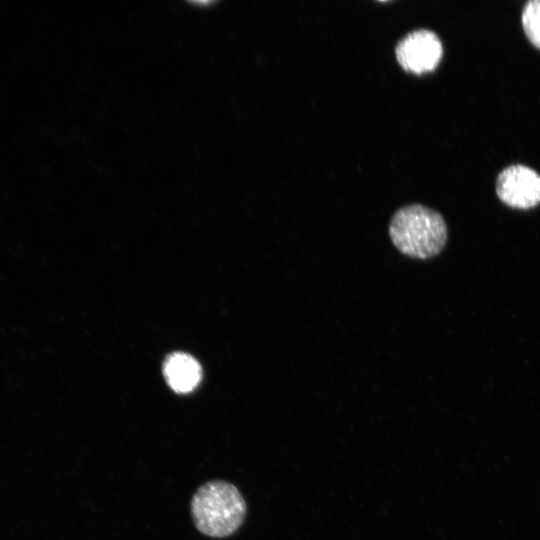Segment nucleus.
Masks as SVG:
<instances>
[{
    "instance_id": "nucleus-1",
    "label": "nucleus",
    "mask_w": 540,
    "mask_h": 540,
    "mask_svg": "<svg viewBox=\"0 0 540 540\" xmlns=\"http://www.w3.org/2000/svg\"><path fill=\"white\" fill-rule=\"evenodd\" d=\"M389 236L402 254L426 260L443 250L448 233L439 212L421 204H410L393 214Z\"/></svg>"
},
{
    "instance_id": "nucleus-2",
    "label": "nucleus",
    "mask_w": 540,
    "mask_h": 540,
    "mask_svg": "<svg viewBox=\"0 0 540 540\" xmlns=\"http://www.w3.org/2000/svg\"><path fill=\"white\" fill-rule=\"evenodd\" d=\"M191 514L196 528L211 537L233 534L243 523L246 504L239 490L226 481L202 485L191 501Z\"/></svg>"
},
{
    "instance_id": "nucleus-3",
    "label": "nucleus",
    "mask_w": 540,
    "mask_h": 540,
    "mask_svg": "<svg viewBox=\"0 0 540 540\" xmlns=\"http://www.w3.org/2000/svg\"><path fill=\"white\" fill-rule=\"evenodd\" d=\"M395 54L405 71L420 75L437 67L443 55V45L433 31L417 29L397 43Z\"/></svg>"
},
{
    "instance_id": "nucleus-4",
    "label": "nucleus",
    "mask_w": 540,
    "mask_h": 540,
    "mask_svg": "<svg viewBox=\"0 0 540 540\" xmlns=\"http://www.w3.org/2000/svg\"><path fill=\"white\" fill-rule=\"evenodd\" d=\"M496 193L510 207L532 208L540 203V174L522 164L510 165L499 173Z\"/></svg>"
},
{
    "instance_id": "nucleus-5",
    "label": "nucleus",
    "mask_w": 540,
    "mask_h": 540,
    "mask_svg": "<svg viewBox=\"0 0 540 540\" xmlns=\"http://www.w3.org/2000/svg\"><path fill=\"white\" fill-rule=\"evenodd\" d=\"M163 373L170 388L177 393L193 391L202 377L199 363L183 352L170 354L166 358Z\"/></svg>"
},
{
    "instance_id": "nucleus-6",
    "label": "nucleus",
    "mask_w": 540,
    "mask_h": 540,
    "mask_svg": "<svg viewBox=\"0 0 540 540\" xmlns=\"http://www.w3.org/2000/svg\"><path fill=\"white\" fill-rule=\"evenodd\" d=\"M522 25L528 39L540 48V0H531L524 5Z\"/></svg>"
}]
</instances>
